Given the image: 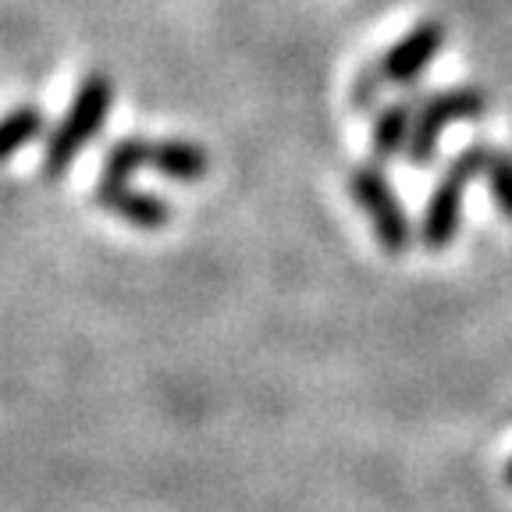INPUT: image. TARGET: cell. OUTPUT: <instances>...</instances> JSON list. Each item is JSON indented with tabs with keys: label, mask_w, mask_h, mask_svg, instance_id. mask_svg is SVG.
<instances>
[{
	"label": "cell",
	"mask_w": 512,
	"mask_h": 512,
	"mask_svg": "<svg viewBox=\"0 0 512 512\" xmlns=\"http://www.w3.org/2000/svg\"><path fill=\"white\" fill-rule=\"evenodd\" d=\"M150 160H153V143H150V139H136V136L121 139L114 150H107L104 175H100V182H107V185L128 182V178L136 175V171H143Z\"/></svg>",
	"instance_id": "obj_9"
},
{
	"label": "cell",
	"mask_w": 512,
	"mask_h": 512,
	"mask_svg": "<svg viewBox=\"0 0 512 512\" xmlns=\"http://www.w3.org/2000/svg\"><path fill=\"white\" fill-rule=\"evenodd\" d=\"M416 96L406 100H395V104L381 107L374 114V125H370V153H374L377 164H388L392 157L406 153L409 136H413V118H416Z\"/></svg>",
	"instance_id": "obj_7"
},
{
	"label": "cell",
	"mask_w": 512,
	"mask_h": 512,
	"mask_svg": "<svg viewBox=\"0 0 512 512\" xmlns=\"http://www.w3.org/2000/svg\"><path fill=\"white\" fill-rule=\"evenodd\" d=\"M43 132V111L36 104H22L0 118V160L15 157L25 143Z\"/></svg>",
	"instance_id": "obj_10"
},
{
	"label": "cell",
	"mask_w": 512,
	"mask_h": 512,
	"mask_svg": "<svg viewBox=\"0 0 512 512\" xmlns=\"http://www.w3.org/2000/svg\"><path fill=\"white\" fill-rule=\"evenodd\" d=\"M441 47H445V25L420 22L409 36H402V40L377 61L381 79L388 82V86H413V82L434 64Z\"/></svg>",
	"instance_id": "obj_5"
},
{
	"label": "cell",
	"mask_w": 512,
	"mask_h": 512,
	"mask_svg": "<svg viewBox=\"0 0 512 512\" xmlns=\"http://www.w3.org/2000/svg\"><path fill=\"white\" fill-rule=\"evenodd\" d=\"M150 164L175 182H200L210 168V157L203 146L189 143V139H164V143H153Z\"/></svg>",
	"instance_id": "obj_8"
},
{
	"label": "cell",
	"mask_w": 512,
	"mask_h": 512,
	"mask_svg": "<svg viewBox=\"0 0 512 512\" xmlns=\"http://www.w3.org/2000/svg\"><path fill=\"white\" fill-rule=\"evenodd\" d=\"M480 178L488 182L495 207L512 221V153L491 150L488 146V150H484V171H480Z\"/></svg>",
	"instance_id": "obj_11"
},
{
	"label": "cell",
	"mask_w": 512,
	"mask_h": 512,
	"mask_svg": "<svg viewBox=\"0 0 512 512\" xmlns=\"http://www.w3.org/2000/svg\"><path fill=\"white\" fill-rule=\"evenodd\" d=\"M96 203H100L104 210H111V214L132 221L136 228H146V232H157V228H164V224L171 221L168 203L157 200L153 192L132 189L128 182H121V185L100 182V185H96Z\"/></svg>",
	"instance_id": "obj_6"
},
{
	"label": "cell",
	"mask_w": 512,
	"mask_h": 512,
	"mask_svg": "<svg viewBox=\"0 0 512 512\" xmlns=\"http://www.w3.org/2000/svg\"><path fill=\"white\" fill-rule=\"evenodd\" d=\"M349 189L356 207L363 210V217L370 221V232H374L377 246L388 256H402L413 242V224L402 207L399 192L384 175V164L377 160H363L349 171Z\"/></svg>",
	"instance_id": "obj_2"
},
{
	"label": "cell",
	"mask_w": 512,
	"mask_h": 512,
	"mask_svg": "<svg viewBox=\"0 0 512 512\" xmlns=\"http://www.w3.org/2000/svg\"><path fill=\"white\" fill-rule=\"evenodd\" d=\"M381 68L377 64H367L360 75H356V89H352V104L360 107V111H370L377 104V96H381Z\"/></svg>",
	"instance_id": "obj_12"
},
{
	"label": "cell",
	"mask_w": 512,
	"mask_h": 512,
	"mask_svg": "<svg viewBox=\"0 0 512 512\" xmlns=\"http://www.w3.org/2000/svg\"><path fill=\"white\" fill-rule=\"evenodd\" d=\"M505 484H509V488H512V459H509V463H505Z\"/></svg>",
	"instance_id": "obj_13"
},
{
	"label": "cell",
	"mask_w": 512,
	"mask_h": 512,
	"mask_svg": "<svg viewBox=\"0 0 512 512\" xmlns=\"http://www.w3.org/2000/svg\"><path fill=\"white\" fill-rule=\"evenodd\" d=\"M488 111V93L477 86H456L431 93L427 100L416 104L413 118V136H409L406 157L416 168H424L438 157V143L445 136L448 125H463V121H477Z\"/></svg>",
	"instance_id": "obj_4"
},
{
	"label": "cell",
	"mask_w": 512,
	"mask_h": 512,
	"mask_svg": "<svg viewBox=\"0 0 512 512\" xmlns=\"http://www.w3.org/2000/svg\"><path fill=\"white\" fill-rule=\"evenodd\" d=\"M484 150L488 146H470V150L459 153L445 171H441L438 185L427 196L424 217H420V242H424L431 253H441L445 246H452L459 235V224H463V203L466 189H470L473 178H480L484 171Z\"/></svg>",
	"instance_id": "obj_1"
},
{
	"label": "cell",
	"mask_w": 512,
	"mask_h": 512,
	"mask_svg": "<svg viewBox=\"0 0 512 512\" xmlns=\"http://www.w3.org/2000/svg\"><path fill=\"white\" fill-rule=\"evenodd\" d=\"M111 100H114V86L104 75L82 79L79 93H75L72 107H68V118L57 125V132L47 143V153H43V178L54 182V178H61L64 171H68V164L79 157L82 146L100 132Z\"/></svg>",
	"instance_id": "obj_3"
}]
</instances>
